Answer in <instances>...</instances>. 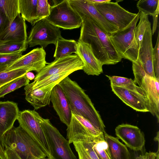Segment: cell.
Segmentation results:
<instances>
[{"label": "cell", "mask_w": 159, "mask_h": 159, "mask_svg": "<svg viewBox=\"0 0 159 159\" xmlns=\"http://www.w3.org/2000/svg\"><path fill=\"white\" fill-rule=\"evenodd\" d=\"M9 25L7 18L0 9V34Z\"/></svg>", "instance_id": "cell-39"}, {"label": "cell", "mask_w": 159, "mask_h": 159, "mask_svg": "<svg viewBox=\"0 0 159 159\" xmlns=\"http://www.w3.org/2000/svg\"><path fill=\"white\" fill-rule=\"evenodd\" d=\"M39 159H52V158H49V157H47V158H46V157H44V158H39Z\"/></svg>", "instance_id": "cell-45"}, {"label": "cell", "mask_w": 159, "mask_h": 159, "mask_svg": "<svg viewBox=\"0 0 159 159\" xmlns=\"http://www.w3.org/2000/svg\"><path fill=\"white\" fill-rule=\"evenodd\" d=\"M1 144L5 159H39L49 157L43 146L19 125L3 136Z\"/></svg>", "instance_id": "cell-2"}, {"label": "cell", "mask_w": 159, "mask_h": 159, "mask_svg": "<svg viewBox=\"0 0 159 159\" xmlns=\"http://www.w3.org/2000/svg\"><path fill=\"white\" fill-rule=\"evenodd\" d=\"M74 72L68 71L54 74L46 77L42 80L35 82L32 83L33 88L42 89L45 88H53L62 80Z\"/></svg>", "instance_id": "cell-28"}, {"label": "cell", "mask_w": 159, "mask_h": 159, "mask_svg": "<svg viewBox=\"0 0 159 159\" xmlns=\"http://www.w3.org/2000/svg\"><path fill=\"white\" fill-rule=\"evenodd\" d=\"M106 76L110 80L111 85L125 88L145 95L142 89L137 86L134 80L131 79L116 76H111L106 75Z\"/></svg>", "instance_id": "cell-31"}, {"label": "cell", "mask_w": 159, "mask_h": 159, "mask_svg": "<svg viewBox=\"0 0 159 159\" xmlns=\"http://www.w3.org/2000/svg\"><path fill=\"white\" fill-rule=\"evenodd\" d=\"M143 91L147 99L150 112L159 122V79L147 75L134 81Z\"/></svg>", "instance_id": "cell-13"}, {"label": "cell", "mask_w": 159, "mask_h": 159, "mask_svg": "<svg viewBox=\"0 0 159 159\" xmlns=\"http://www.w3.org/2000/svg\"><path fill=\"white\" fill-rule=\"evenodd\" d=\"M66 131L67 138L70 144L82 141H90L95 137L72 113L70 122L67 126Z\"/></svg>", "instance_id": "cell-23"}, {"label": "cell", "mask_w": 159, "mask_h": 159, "mask_svg": "<svg viewBox=\"0 0 159 159\" xmlns=\"http://www.w3.org/2000/svg\"><path fill=\"white\" fill-rule=\"evenodd\" d=\"M25 75L27 78L30 80H32L33 79H34L35 76L34 75V73L31 72V71H29L27 72L26 74Z\"/></svg>", "instance_id": "cell-43"}, {"label": "cell", "mask_w": 159, "mask_h": 159, "mask_svg": "<svg viewBox=\"0 0 159 159\" xmlns=\"http://www.w3.org/2000/svg\"><path fill=\"white\" fill-rule=\"evenodd\" d=\"M37 3V0H19L20 15L32 26L35 24Z\"/></svg>", "instance_id": "cell-25"}, {"label": "cell", "mask_w": 159, "mask_h": 159, "mask_svg": "<svg viewBox=\"0 0 159 159\" xmlns=\"http://www.w3.org/2000/svg\"><path fill=\"white\" fill-rule=\"evenodd\" d=\"M53 88L52 87L42 89L34 88L31 83L24 88L25 99L35 110H38L49 105Z\"/></svg>", "instance_id": "cell-22"}, {"label": "cell", "mask_w": 159, "mask_h": 159, "mask_svg": "<svg viewBox=\"0 0 159 159\" xmlns=\"http://www.w3.org/2000/svg\"><path fill=\"white\" fill-rule=\"evenodd\" d=\"M80 34L78 41L89 44L95 57L102 65H114L122 58L111 42L109 35L89 17L82 19Z\"/></svg>", "instance_id": "cell-1"}, {"label": "cell", "mask_w": 159, "mask_h": 159, "mask_svg": "<svg viewBox=\"0 0 159 159\" xmlns=\"http://www.w3.org/2000/svg\"><path fill=\"white\" fill-rule=\"evenodd\" d=\"M93 3H102L111 1V0H89Z\"/></svg>", "instance_id": "cell-42"}, {"label": "cell", "mask_w": 159, "mask_h": 159, "mask_svg": "<svg viewBox=\"0 0 159 159\" xmlns=\"http://www.w3.org/2000/svg\"><path fill=\"white\" fill-rule=\"evenodd\" d=\"M159 33L157 42L153 48V65L154 73L155 77L159 79Z\"/></svg>", "instance_id": "cell-38"}, {"label": "cell", "mask_w": 159, "mask_h": 159, "mask_svg": "<svg viewBox=\"0 0 159 159\" xmlns=\"http://www.w3.org/2000/svg\"><path fill=\"white\" fill-rule=\"evenodd\" d=\"M139 21L136 27L134 36L130 45L125 53L123 58L132 62L136 61L146 28L150 22L148 16L140 12Z\"/></svg>", "instance_id": "cell-19"}, {"label": "cell", "mask_w": 159, "mask_h": 159, "mask_svg": "<svg viewBox=\"0 0 159 159\" xmlns=\"http://www.w3.org/2000/svg\"><path fill=\"white\" fill-rule=\"evenodd\" d=\"M25 20L19 14L0 34V40L15 42L27 41Z\"/></svg>", "instance_id": "cell-21"}, {"label": "cell", "mask_w": 159, "mask_h": 159, "mask_svg": "<svg viewBox=\"0 0 159 159\" xmlns=\"http://www.w3.org/2000/svg\"><path fill=\"white\" fill-rule=\"evenodd\" d=\"M0 9L6 15L10 25L20 14L19 0H0Z\"/></svg>", "instance_id": "cell-29"}, {"label": "cell", "mask_w": 159, "mask_h": 159, "mask_svg": "<svg viewBox=\"0 0 159 159\" xmlns=\"http://www.w3.org/2000/svg\"><path fill=\"white\" fill-rule=\"evenodd\" d=\"M83 66L81 60L75 54L55 59L53 61L48 63L39 72L37 73L33 82L39 81L53 74L82 70Z\"/></svg>", "instance_id": "cell-8"}, {"label": "cell", "mask_w": 159, "mask_h": 159, "mask_svg": "<svg viewBox=\"0 0 159 159\" xmlns=\"http://www.w3.org/2000/svg\"><path fill=\"white\" fill-rule=\"evenodd\" d=\"M46 53L42 48L33 49L22 55L6 68L0 71H8L20 69H29L39 72L48 64L46 60Z\"/></svg>", "instance_id": "cell-11"}, {"label": "cell", "mask_w": 159, "mask_h": 159, "mask_svg": "<svg viewBox=\"0 0 159 159\" xmlns=\"http://www.w3.org/2000/svg\"><path fill=\"white\" fill-rule=\"evenodd\" d=\"M50 23L65 30L79 28L82 20L73 8L69 0H63L51 6L49 15L46 19Z\"/></svg>", "instance_id": "cell-5"}, {"label": "cell", "mask_w": 159, "mask_h": 159, "mask_svg": "<svg viewBox=\"0 0 159 159\" xmlns=\"http://www.w3.org/2000/svg\"><path fill=\"white\" fill-rule=\"evenodd\" d=\"M63 37L60 28L50 23L46 19L37 22L27 37V43L30 47L38 45L44 49L48 45H55L57 40Z\"/></svg>", "instance_id": "cell-6"}, {"label": "cell", "mask_w": 159, "mask_h": 159, "mask_svg": "<svg viewBox=\"0 0 159 159\" xmlns=\"http://www.w3.org/2000/svg\"><path fill=\"white\" fill-rule=\"evenodd\" d=\"M115 130L117 137L126 147L136 151L142 150L145 140L143 133L137 126L122 124L117 126Z\"/></svg>", "instance_id": "cell-12"}, {"label": "cell", "mask_w": 159, "mask_h": 159, "mask_svg": "<svg viewBox=\"0 0 159 159\" xmlns=\"http://www.w3.org/2000/svg\"><path fill=\"white\" fill-rule=\"evenodd\" d=\"M53 56L55 59L75 53L77 49V42L73 39H67L63 38L58 39L55 45Z\"/></svg>", "instance_id": "cell-26"}, {"label": "cell", "mask_w": 159, "mask_h": 159, "mask_svg": "<svg viewBox=\"0 0 159 159\" xmlns=\"http://www.w3.org/2000/svg\"><path fill=\"white\" fill-rule=\"evenodd\" d=\"M137 7L140 12L152 16L159 11V0H140L137 2Z\"/></svg>", "instance_id": "cell-34"}, {"label": "cell", "mask_w": 159, "mask_h": 159, "mask_svg": "<svg viewBox=\"0 0 159 159\" xmlns=\"http://www.w3.org/2000/svg\"><path fill=\"white\" fill-rule=\"evenodd\" d=\"M51 101L60 120L67 126L70 122L72 113L68 100L58 84L52 90Z\"/></svg>", "instance_id": "cell-18"}, {"label": "cell", "mask_w": 159, "mask_h": 159, "mask_svg": "<svg viewBox=\"0 0 159 159\" xmlns=\"http://www.w3.org/2000/svg\"><path fill=\"white\" fill-rule=\"evenodd\" d=\"M32 71L29 69H20L8 71H0V88L10 82Z\"/></svg>", "instance_id": "cell-35"}, {"label": "cell", "mask_w": 159, "mask_h": 159, "mask_svg": "<svg viewBox=\"0 0 159 159\" xmlns=\"http://www.w3.org/2000/svg\"><path fill=\"white\" fill-rule=\"evenodd\" d=\"M17 103L0 101V142L4 134L14 127L20 112Z\"/></svg>", "instance_id": "cell-20"}, {"label": "cell", "mask_w": 159, "mask_h": 159, "mask_svg": "<svg viewBox=\"0 0 159 159\" xmlns=\"http://www.w3.org/2000/svg\"><path fill=\"white\" fill-rule=\"evenodd\" d=\"M69 1L71 6L81 19L85 16L89 17L109 35L119 30L116 27L108 22L102 16L94 4L89 0H69Z\"/></svg>", "instance_id": "cell-9"}, {"label": "cell", "mask_w": 159, "mask_h": 159, "mask_svg": "<svg viewBox=\"0 0 159 159\" xmlns=\"http://www.w3.org/2000/svg\"><path fill=\"white\" fill-rule=\"evenodd\" d=\"M152 37L151 24L150 22L145 32L136 61L139 64L145 75L152 77H156L153 65V48Z\"/></svg>", "instance_id": "cell-14"}, {"label": "cell", "mask_w": 159, "mask_h": 159, "mask_svg": "<svg viewBox=\"0 0 159 159\" xmlns=\"http://www.w3.org/2000/svg\"><path fill=\"white\" fill-rule=\"evenodd\" d=\"M79 159H99L91 141H82L73 143Z\"/></svg>", "instance_id": "cell-30"}, {"label": "cell", "mask_w": 159, "mask_h": 159, "mask_svg": "<svg viewBox=\"0 0 159 159\" xmlns=\"http://www.w3.org/2000/svg\"><path fill=\"white\" fill-rule=\"evenodd\" d=\"M0 159H5L4 149L0 142Z\"/></svg>", "instance_id": "cell-44"}, {"label": "cell", "mask_w": 159, "mask_h": 159, "mask_svg": "<svg viewBox=\"0 0 159 159\" xmlns=\"http://www.w3.org/2000/svg\"><path fill=\"white\" fill-rule=\"evenodd\" d=\"M90 141L99 159H111L108 145L104 139L103 133L94 137Z\"/></svg>", "instance_id": "cell-27"}, {"label": "cell", "mask_w": 159, "mask_h": 159, "mask_svg": "<svg viewBox=\"0 0 159 159\" xmlns=\"http://www.w3.org/2000/svg\"><path fill=\"white\" fill-rule=\"evenodd\" d=\"M30 80L25 75L17 78L4 85L0 88V98L15 90L27 85L29 84Z\"/></svg>", "instance_id": "cell-32"}, {"label": "cell", "mask_w": 159, "mask_h": 159, "mask_svg": "<svg viewBox=\"0 0 159 159\" xmlns=\"http://www.w3.org/2000/svg\"><path fill=\"white\" fill-rule=\"evenodd\" d=\"M135 159H159V150L157 152H147L144 154L136 157Z\"/></svg>", "instance_id": "cell-40"}, {"label": "cell", "mask_w": 159, "mask_h": 159, "mask_svg": "<svg viewBox=\"0 0 159 159\" xmlns=\"http://www.w3.org/2000/svg\"><path fill=\"white\" fill-rule=\"evenodd\" d=\"M102 16L109 23L116 27L119 30L127 27L133 21L137 13L129 12L116 2L93 3Z\"/></svg>", "instance_id": "cell-7"}, {"label": "cell", "mask_w": 159, "mask_h": 159, "mask_svg": "<svg viewBox=\"0 0 159 159\" xmlns=\"http://www.w3.org/2000/svg\"><path fill=\"white\" fill-rule=\"evenodd\" d=\"M111 85L112 92L126 105L136 111L149 112L148 102L145 95L125 88Z\"/></svg>", "instance_id": "cell-16"}, {"label": "cell", "mask_w": 159, "mask_h": 159, "mask_svg": "<svg viewBox=\"0 0 159 159\" xmlns=\"http://www.w3.org/2000/svg\"><path fill=\"white\" fill-rule=\"evenodd\" d=\"M69 102L72 113L81 116L98 131L106 132L103 122L89 96L76 82L67 76L58 84Z\"/></svg>", "instance_id": "cell-3"}, {"label": "cell", "mask_w": 159, "mask_h": 159, "mask_svg": "<svg viewBox=\"0 0 159 159\" xmlns=\"http://www.w3.org/2000/svg\"><path fill=\"white\" fill-rule=\"evenodd\" d=\"M28 46L27 41L15 42L0 40V53L9 54L19 51L24 52Z\"/></svg>", "instance_id": "cell-33"}, {"label": "cell", "mask_w": 159, "mask_h": 159, "mask_svg": "<svg viewBox=\"0 0 159 159\" xmlns=\"http://www.w3.org/2000/svg\"><path fill=\"white\" fill-rule=\"evenodd\" d=\"M36 116L47 139L52 159H77L68 140L60 133L48 119L42 118L37 112Z\"/></svg>", "instance_id": "cell-4"}, {"label": "cell", "mask_w": 159, "mask_h": 159, "mask_svg": "<svg viewBox=\"0 0 159 159\" xmlns=\"http://www.w3.org/2000/svg\"><path fill=\"white\" fill-rule=\"evenodd\" d=\"M158 13L159 11H158L152 16L153 19L152 27V35L155 32L157 27Z\"/></svg>", "instance_id": "cell-41"}, {"label": "cell", "mask_w": 159, "mask_h": 159, "mask_svg": "<svg viewBox=\"0 0 159 159\" xmlns=\"http://www.w3.org/2000/svg\"><path fill=\"white\" fill-rule=\"evenodd\" d=\"M37 112L34 110L20 111L17 120L19 126L39 142L51 158L49 144L45 134L38 121Z\"/></svg>", "instance_id": "cell-10"}, {"label": "cell", "mask_w": 159, "mask_h": 159, "mask_svg": "<svg viewBox=\"0 0 159 159\" xmlns=\"http://www.w3.org/2000/svg\"><path fill=\"white\" fill-rule=\"evenodd\" d=\"M139 16V11L133 21L127 27L109 35L111 42L122 58L133 39Z\"/></svg>", "instance_id": "cell-17"}, {"label": "cell", "mask_w": 159, "mask_h": 159, "mask_svg": "<svg viewBox=\"0 0 159 159\" xmlns=\"http://www.w3.org/2000/svg\"><path fill=\"white\" fill-rule=\"evenodd\" d=\"M51 6L47 0H37L35 23L50 15Z\"/></svg>", "instance_id": "cell-36"}, {"label": "cell", "mask_w": 159, "mask_h": 159, "mask_svg": "<svg viewBox=\"0 0 159 159\" xmlns=\"http://www.w3.org/2000/svg\"><path fill=\"white\" fill-rule=\"evenodd\" d=\"M23 51H19L9 54L0 53V71L6 68L22 55Z\"/></svg>", "instance_id": "cell-37"}, {"label": "cell", "mask_w": 159, "mask_h": 159, "mask_svg": "<svg viewBox=\"0 0 159 159\" xmlns=\"http://www.w3.org/2000/svg\"><path fill=\"white\" fill-rule=\"evenodd\" d=\"M104 139L107 143L111 159H130V153L126 146L116 137L104 134Z\"/></svg>", "instance_id": "cell-24"}, {"label": "cell", "mask_w": 159, "mask_h": 159, "mask_svg": "<svg viewBox=\"0 0 159 159\" xmlns=\"http://www.w3.org/2000/svg\"><path fill=\"white\" fill-rule=\"evenodd\" d=\"M75 54L80 59L84 65L83 70L89 75H99L103 72L102 65L95 57L89 44L78 41Z\"/></svg>", "instance_id": "cell-15"}]
</instances>
